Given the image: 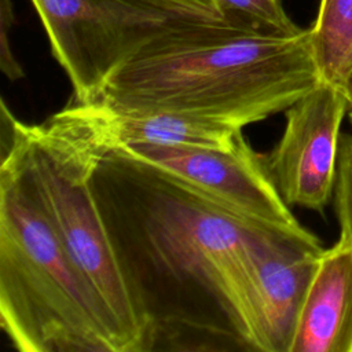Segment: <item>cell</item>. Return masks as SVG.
<instances>
[{
    "label": "cell",
    "mask_w": 352,
    "mask_h": 352,
    "mask_svg": "<svg viewBox=\"0 0 352 352\" xmlns=\"http://www.w3.org/2000/svg\"><path fill=\"white\" fill-rule=\"evenodd\" d=\"M51 52L73 87V100L95 102L109 78L172 23L147 0H30Z\"/></svg>",
    "instance_id": "obj_5"
},
{
    "label": "cell",
    "mask_w": 352,
    "mask_h": 352,
    "mask_svg": "<svg viewBox=\"0 0 352 352\" xmlns=\"http://www.w3.org/2000/svg\"><path fill=\"white\" fill-rule=\"evenodd\" d=\"M320 81L309 29L279 34L232 16L177 21L118 67L95 102L245 128L286 111Z\"/></svg>",
    "instance_id": "obj_2"
},
{
    "label": "cell",
    "mask_w": 352,
    "mask_h": 352,
    "mask_svg": "<svg viewBox=\"0 0 352 352\" xmlns=\"http://www.w3.org/2000/svg\"><path fill=\"white\" fill-rule=\"evenodd\" d=\"M309 30L320 80L345 92L352 76V0H320Z\"/></svg>",
    "instance_id": "obj_11"
},
{
    "label": "cell",
    "mask_w": 352,
    "mask_h": 352,
    "mask_svg": "<svg viewBox=\"0 0 352 352\" xmlns=\"http://www.w3.org/2000/svg\"><path fill=\"white\" fill-rule=\"evenodd\" d=\"M117 148L158 166L243 220L271 230L302 227L276 190L264 155L254 151L243 135L227 150L154 144Z\"/></svg>",
    "instance_id": "obj_6"
},
{
    "label": "cell",
    "mask_w": 352,
    "mask_h": 352,
    "mask_svg": "<svg viewBox=\"0 0 352 352\" xmlns=\"http://www.w3.org/2000/svg\"><path fill=\"white\" fill-rule=\"evenodd\" d=\"M182 21L220 23L227 18L217 0H147Z\"/></svg>",
    "instance_id": "obj_14"
},
{
    "label": "cell",
    "mask_w": 352,
    "mask_h": 352,
    "mask_svg": "<svg viewBox=\"0 0 352 352\" xmlns=\"http://www.w3.org/2000/svg\"><path fill=\"white\" fill-rule=\"evenodd\" d=\"M14 7L11 0H0V66L6 77L11 81L19 80L25 76L22 66L16 60L8 32L14 25Z\"/></svg>",
    "instance_id": "obj_15"
},
{
    "label": "cell",
    "mask_w": 352,
    "mask_h": 352,
    "mask_svg": "<svg viewBox=\"0 0 352 352\" xmlns=\"http://www.w3.org/2000/svg\"><path fill=\"white\" fill-rule=\"evenodd\" d=\"M285 113L283 133L264 155L265 165L289 206L322 212L334 192L346 95L320 81Z\"/></svg>",
    "instance_id": "obj_7"
},
{
    "label": "cell",
    "mask_w": 352,
    "mask_h": 352,
    "mask_svg": "<svg viewBox=\"0 0 352 352\" xmlns=\"http://www.w3.org/2000/svg\"><path fill=\"white\" fill-rule=\"evenodd\" d=\"M50 118L96 151L135 144L227 150L243 135V128L213 118L165 110H118L73 99Z\"/></svg>",
    "instance_id": "obj_9"
},
{
    "label": "cell",
    "mask_w": 352,
    "mask_h": 352,
    "mask_svg": "<svg viewBox=\"0 0 352 352\" xmlns=\"http://www.w3.org/2000/svg\"><path fill=\"white\" fill-rule=\"evenodd\" d=\"M92 151V190L144 352H254L246 320L254 261L275 234L293 230L243 220L122 150Z\"/></svg>",
    "instance_id": "obj_1"
},
{
    "label": "cell",
    "mask_w": 352,
    "mask_h": 352,
    "mask_svg": "<svg viewBox=\"0 0 352 352\" xmlns=\"http://www.w3.org/2000/svg\"><path fill=\"white\" fill-rule=\"evenodd\" d=\"M217 3L226 18L242 19L279 34H296L302 30L289 18L282 0H217Z\"/></svg>",
    "instance_id": "obj_12"
},
{
    "label": "cell",
    "mask_w": 352,
    "mask_h": 352,
    "mask_svg": "<svg viewBox=\"0 0 352 352\" xmlns=\"http://www.w3.org/2000/svg\"><path fill=\"white\" fill-rule=\"evenodd\" d=\"M0 154V165L11 169L38 204L110 312L125 352H144V330L92 190L94 151L51 118L22 122L1 100Z\"/></svg>",
    "instance_id": "obj_4"
},
{
    "label": "cell",
    "mask_w": 352,
    "mask_h": 352,
    "mask_svg": "<svg viewBox=\"0 0 352 352\" xmlns=\"http://www.w3.org/2000/svg\"><path fill=\"white\" fill-rule=\"evenodd\" d=\"M0 324L19 352H125L100 297L38 204L3 165Z\"/></svg>",
    "instance_id": "obj_3"
},
{
    "label": "cell",
    "mask_w": 352,
    "mask_h": 352,
    "mask_svg": "<svg viewBox=\"0 0 352 352\" xmlns=\"http://www.w3.org/2000/svg\"><path fill=\"white\" fill-rule=\"evenodd\" d=\"M345 95H346V99H348V116L352 121V76H351V80L346 85V89H345Z\"/></svg>",
    "instance_id": "obj_16"
},
{
    "label": "cell",
    "mask_w": 352,
    "mask_h": 352,
    "mask_svg": "<svg viewBox=\"0 0 352 352\" xmlns=\"http://www.w3.org/2000/svg\"><path fill=\"white\" fill-rule=\"evenodd\" d=\"M324 249L305 227L275 234L256 257L246 320L254 352H292L298 316Z\"/></svg>",
    "instance_id": "obj_8"
},
{
    "label": "cell",
    "mask_w": 352,
    "mask_h": 352,
    "mask_svg": "<svg viewBox=\"0 0 352 352\" xmlns=\"http://www.w3.org/2000/svg\"><path fill=\"white\" fill-rule=\"evenodd\" d=\"M334 195L340 234H344L352 245V135L340 138Z\"/></svg>",
    "instance_id": "obj_13"
},
{
    "label": "cell",
    "mask_w": 352,
    "mask_h": 352,
    "mask_svg": "<svg viewBox=\"0 0 352 352\" xmlns=\"http://www.w3.org/2000/svg\"><path fill=\"white\" fill-rule=\"evenodd\" d=\"M292 352H352V245L344 234L320 257Z\"/></svg>",
    "instance_id": "obj_10"
}]
</instances>
